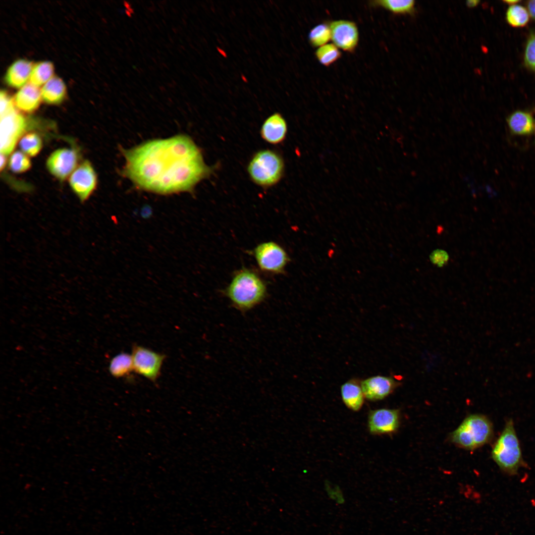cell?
<instances>
[{
	"label": "cell",
	"instance_id": "1",
	"mask_svg": "<svg viewBox=\"0 0 535 535\" xmlns=\"http://www.w3.org/2000/svg\"><path fill=\"white\" fill-rule=\"evenodd\" d=\"M122 151L125 159L122 175L138 188L159 194L192 192L214 170L186 135L153 140Z\"/></svg>",
	"mask_w": 535,
	"mask_h": 535
},
{
	"label": "cell",
	"instance_id": "2",
	"mask_svg": "<svg viewBox=\"0 0 535 535\" xmlns=\"http://www.w3.org/2000/svg\"><path fill=\"white\" fill-rule=\"evenodd\" d=\"M224 294L234 307L245 312L265 300L267 287L265 281L256 272L243 268L234 273Z\"/></svg>",
	"mask_w": 535,
	"mask_h": 535
},
{
	"label": "cell",
	"instance_id": "3",
	"mask_svg": "<svg viewBox=\"0 0 535 535\" xmlns=\"http://www.w3.org/2000/svg\"><path fill=\"white\" fill-rule=\"evenodd\" d=\"M491 457L504 473L517 474L524 463L520 443L511 419L507 421L504 429L494 443Z\"/></svg>",
	"mask_w": 535,
	"mask_h": 535
},
{
	"label": "cell",
	"instance_id": "4",
	"mask_svg": "<svg viewBox=\"0 0 535 535\" xmlns=\"http://www.w3.org/2000/svg\"><path fill=\"white\" fill-rule=\"evenodd\" d=\"M493 435L492 424L485 416L473 414L466 418L450 435L457 446L474 450L488 443Z\"/></svg>",
	"mask_w": 535,
	"mask_h": 535
},
{
	"label": "cell",
	"instance_id": "5",
	"mask_svg": "<svg viewBox=\"0 0 535 535\" xmlns=\"http://www.w3.org/2000/svg\"><path fill=\"white\" fill-rule=\"evenodd\" d=\"M284 169V161L276 152L270 150L256 153L250 161L247 171L251 180L257 185L268 188L281 179Z\"/></svg>",
	"mask_w": 535,
	"mask_h": 535
},
{
	"label": "cell",
	"instance_id": "6",
	"mask_svg": "<svg viewBox=\"0 0 535 535\" xmlns=\"http://www.w3.org/2000/svg\"><path fill=\"white\" fill-rule=\"evenodd\" d=\"M253 255L259 268L263 271L272 274L285 272L290 258L285 250L273 241L258 244L253 250Z\"/></svg>",
	"mask_w": 535,
	"mask_h": 535
},
{
	"label": "cell",
	"instance_id": "7",
	"mask_svg": "<svg viewBox=\"0 0 535 535\" xmlns=\"http://www.w3.org/2000/svg\"><path fill=\"white\" fill-rule=\"evenodd\" d=\"M134 372L156 382L161 374L165 355L147 347L134 344L131 353Z\"/></svg>",
	"mask_w": 535,
	"mask_h": 535
},
{
	"label": "cell",
	"instance_id": "8",
	"mask_svg": "<svg viewBox=\"0 0 535 535\" xmlns=\"http://www.w3.org/2000/svg\"><path fill=\"white\" fill-rule=\"evenodd\" d=\"M26 120L15 109L0 116V152L7 156L14 149L26 126Z\"/></svg>",
	"mask_w": 535,
	"mask_h": 535
},
{
	"label": "cell",
	"instance_id": "9",
	"mask_svg": "<svg viewBox=\"0 0 535 535\" xmlns=\"http://www.w3.org/2000/svg\"><path fill=\"white\" fill-rule=\"evenodd\" d=\"M97 183L96 172L88 160L76 167L69 178L72 190L82 202L90 197L96 187Z\"/></svg>",
	"mask_w": 535,
	"mask_h": 535
},
{
	"label": "cell",
	"instance_id": "10",
	"mask_svg": "<svg viewBox=\"0 0 535 535\" xmlns=\"http://www.w3.org/2000/svg\"><path fill=\"white\" fill-rule=\"evenodd\" d=\"M331 40L338 49L354 52L358 44L359 35L356 23L347 20H338L329 23Z\"/></svg>",
	"mask_w": 535,
	"mask_h": 535
},
{
	"label": "cell",
	"instance_id": "11",
	"mask_svg": "<svg viewBox=\"0 0 535 535\" xmlns=\"http://www.w3.org/2000/svg\"><path fill=\"white\" fill-rule=\"evenodd\" d=\"M78 156L69 148L55 150L49 157L47 166L51 173L60 180H65L76 168Z\"/></svg>",
	"mask_w": 535,
	"mask_h": 535
},
{
	"label": "cell",
	"instance_id": "12",
	"mask_svg": "<svg viewBox=\"0 0 535 535\" xmlns=\"http://www.w3.org/2000/svg\"><path fill=\"white\" fill-rule=\"evenodd\" d=\"M400 413L396 409H379L371 411L369 415L368 427L374 434H390L399 427Z\"/></svg>",
	"mask_w": 535,
	"mask_h": 535
},
{
	"label": "cell",
	"instance_id": "13",
	"mask_svg": "<svg viewBox=\"0 0 535 535\" xmlns=\"http://www.w3.org/2000/svg\"><path fill=\"white\" fill-rule=\"evenodd\" d=\"M400 384L392 377L376 375L361 383L364 397L371 401L382 400L390 394Z\"/></svg>",
	"mask_w": 535,
	"mask_h": 535
},
{
	"label": "cell",
	"instance_id": "14",
	"mask_svg": "<svg viewBox=\"0 0 535 535\" xmlns=\"http://www.w3.org/2000/svg\"><path fill=\"white\" fill-rule=\"evenodd\" d=\"M287 131V123L279 113H274L264 122L260 131L262 138L271 144H278L285 138Z\"/></svg>",
	"mask_w": 535,
	"mask_h": 535
},
{
	"label": "cell",
	"instance_id": "15",
	"mask_svg": "<svg viewBox=\"0 0 535 535\" xmlns=\"http://www.w3.org/2000/svg\"><path fill=\"white\" fill-rule=\"evenodd\" d=\"M42 99L41 89L28 82L16 93L13 102L19 109L31 112L39 107Z\"/></svg>",
	"mask_w": 535,
	"mask_h": 535
},
{
	"label": "cell",
	"instance_id": "16",
	"mask_svg": "<svg viewBox=\"0 0 535 535\" xmlns=\"http://www.w3.org/2000/svg\"><path fill=\"white\" fill-rule=\"evenodd\" d=\"M34 64L25 59L13 62L8 68L5 76L7 84L13 88H21L29 80Z\"/></svg>",
	"mask_w": 535,
	"mask_h": 535
},
{
	"label": "cell",
	"instance_id": "17",
	"mask_svg": "<svg viewBox=\"0 0 535 535\" xmlns=\"http://www.w3.org/2000/svg\"><path fill=\"white\" fill-rule=\"evenodd\" d=\"M507 121L511 133L516 135H529L535 128L532 115L526 111H514L508 117Z\"/></svg>",
	"mask_w": 535,
	"mask_h": 535
},
{
	"label": "cell",
	"instance_id": "18",
	"mask_svg": "<svg viewBox=\"0 0 535 535\" xmlns=\"http://www.w3.org/2000/svg\"><path fill=\"white\" fill-rule=\"evenodd\" d=\"M341 394L345 405L350 409L357 411L363 406L364 395L361 386L356 380H350L341 387Z\"/></svg>",
	"mask_w": 535,
	"mask_h": 535
},
{
	"label": "cell",
	"instance_id": "19",
	"mask_svg": "<svg viewBox=\"0 0 535 535\" xmlns=\"http://www.w3.org/2000/svg\"><path fill=\"white\" fill-rule=\"evenodd\" d=\"M42 100L46 103L56 105L60 103L66 94V86L63 80L54 76L46 83L42 89Z\"/></svg>",
	"mask_w": 535,
	"mask_h": 535
},
{
	"label": "cell",
	"instance_id": "20",
	"mask_svg": "<svg viewBox=\"0 0 535 535\" xmlns=\"http://www.w3.org/2000/svg\"><path fill=\"white\" fill-rule=\"evenodd\" d=\"M108 369L115 378H128L134 372L131 354L124 352L118 353L110 360Z\"/></svg>",
	"mask_w": 535,
	"mask_h": 535
},
{
	"label": "cell",
	"instance_id": "21",
	"mask_svg": "<svg viewBox=\"0 0 535 535\" xmlns=\"http://www.w3.org/2000/svg\"><path fill=\"white\" fill-rule=\"evenodd\" d=\"M372 5L382 7L395 14H412L415 11L413 0H378L372 1Z\"/></svg>",
	"mask_w": 535,
	"mask_h": 535
},
{
	"label": "cell",
	"instance_id": "22",
	"mask_svg": "<svg viewBox=\"0 0 535 535\" xmlns=\"http://www.w3.org/2000/svg\"><path fill=\"white\" fill-rule=\"evenodd\" d=\"M54 66L49 61H43L34 64L32 69L29 82L39 87L44 85L53 76Z\"/></svg>",
	"mask_w": 535,
	"mask_h": 535
},
{
	"label": "cell",
	"instance_id": "23",
	"mask_svg": "<svg viewBox=\"0 0 535 535\" xmlns=\"http://www.w3.org/2000/svg\"><path fill=\"white\" fill-rule=\"evenodd\" d=\"M342 55L341 52L333 44H326L318 48L315 56L319 62L328 67L338 60Z\"/></svg>",
	"mask_w": 535,
	"mask_h": 535
},
{
	"label": "cell",
	"instance_id": "24",
	"mask_svg": "<svg viewBox=\"0 0 535 535\" xmlns=\"http://www.w3.org/2000/svg\"><path fill=\"white\" fill-rule=\"evenodd\" d=\"M331 39V32L329 24L321 23L314 27L309 32L308 40L313 47L319 48L328 42Z\"/></svg>",
	"mask_w": 535,
	"mask_h": 535
},
{
	"label": "cell",
	"instance_id": "25",
	"mask_svg": "<svg viewBox=\"0 0 535 535\" xmlns=\"http://www.w3.org/2000/svg\"><path fill=\"white\" fill-rule=\"evenodd\" d=\"M21 150L27 156L34 157L42 149L43 142L40 136L36 133H29L23 136L20 140Z\"/></svg>",
	"mask_w": 535,
	"mask_h": 535
},
{
	"label": "cell",
	"instance_id": "26",
	"mask_svg": "<svg viewBox=\"0 0 535 535\" xmlns=\"http://www.w3.org/2000/svg\"><path fill=\"white\" fill-rule=\"evenodd\" d=\"M506 20L513 27H523L529 20V13L523 6L518 4L511 5L506 12Z\"/></svg>",
	"mask_w": 535,
	"mask_h": 535
},
{
	"label": "cell",
	"instance_id": "27",
	"mask_svg": "<svg viewBox=\"0 0 535 535\" xmlns=\"http://www.w3.org/2000/svg\"><path fill=\"white\" fill-rule=\"evenodd\" d=\"M9 166L13 172L22 173L31 167V163L27 155L20 151H16L10 158Z\"/></svg>",
	"mask_w": 535,
	"mask_h": 535
},
{
	"label": "cell",
	"instance_id": "28",
	"mask_svg": "<svg viewBox=\"0 0 535 535\" xmlns=\"http://www.w3.org/2000/svg\"><path fill=\"white\" fill-rule=\"evenodd\" d=\"M524 61L527 66L535 71V34L528 39L524 54Z\"/></svg>",
	"mask_w": 535,
	"mask_h": 535
},
{
	"label": "cell",
	"instance_id": "29",
	"mask_svg": "<svg viewBox=\"0 0 535 535\" xmlns=\"http://www.w3.org/2000/svg\"><path fill=\"white\" fill-rule=\"evenodd\" d=\"M429 258L433 264L438 267H441L448 262L449 255L444 250L436 249L432 252Z\"/></svg>",
	"mask_w": 535,
	"mask_h": 535
},
{
	"label": "cell",
	"instance_id": "30",
	"mask_svg": "<svg viewBox=\"0 0 535 535\" xmlns=\"http://www.w3.org/2000/svg\"><path fill=\"white\" fill-rule=\"evenodd\" d=\"M0 116H2L14 108V102L8 94L4 90H1L0 94Z\"/></svg>",
	"mask_w": 535,
	"mask_h": 535
},
{
	"label": "cell",
	"instance_id": "31",
	"mask_svg": "<svg viewBox=\"0 0 535 535\" xmlns=\"http://www.w3.org/2000/svg\"><path fill=\"white\" fill-rule=\"evenodd\" d=\"M527 7L529 13L533 19H535V0L529 1L527 3Z\"/></svg>",
	"mask_w": 535,
	"mask_h": 535
},
{
	"label": "cell",
	"instance_id": "32",
	"mask_svg": "<svg viewBox=\"0 0 535 535\" xmlns=\"http://www.w3.org/2000/svg\"><path fill=\"white\" fill-rule=\"evenodd\" d=\"M6 156L1 154H0V165L1 170L4 167V166H5V165L6 164Z\"/></svg>",
	"mask_w": 535,
	"mask_h": 535
},
{
	"label": "cell",
	"instance_id": "33",
	"mask_svg": "<svg viewBox=\"0 0 535 535\" xmlns=\"http://www.w3.org/2000/svg\"><path fill=\"white\" fill-rule=\"evenodd\" d=\"M479 2V0H468L467 1L466 4L469 7H473L477 6Z\"/></svg>",
	"mask_w": 535,
	"mask_h": 535
},
{
	"label": "cell",
	"instance_id": "34",
	"mask_svg": "<svg viewBox=\"0 0 535 535\" xmlns=\"http://www.w3.org/2000/svg\"><path fill=\"white\" fill-rule=\"evenodd\" d=\"M504 1L508 4H511L512 5H513L515 3L519 2L520 1L517 0H504Z\"/></svg>",
	"mask_w": 535,
	"mask_h": 535
},
{
	"label": "cell",
	"instance_id": "35",
	"mask_svg": "<svg viewBox=\"0 0 535 535\" xmlns=\"http://www.w3.org/2000/svg\"></svg>",
	"mask_w": 535,
	"mask_h": 535
}]
</instances>
